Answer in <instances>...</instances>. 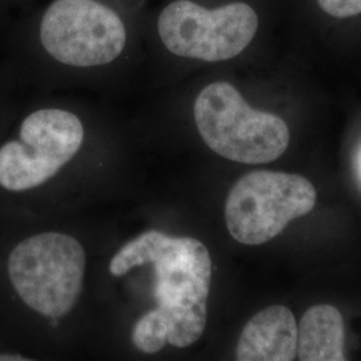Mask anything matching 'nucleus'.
Segmentation results:
<instances>
[{"instance_id":"nucleus-3","label":"nucleus","mask_w":361,"mask_h":361,"mask_svg":"<svg viewBox=\"0 0 361 361\" xmlns=\"http://www.w3.org/2000/svg\"><path fill=\"white\" fill-rule=\"evenodd\" d=\"M194 119L207 146L233 162L268 164L289 146L290 135L284 121L250 107L226 82L212 83L198 94Z\"/></svg>"},{"instance_id":"nucleus-12","label":"nucleus","mask_w":361,"mask_h":361,"mask_svg":"<svg viewBox=\"0 0 361 361\" xmlns=\"http://www.w3.org/2000/svg\"><path fill=\"white\" fill-rule=\"evenodd\" d=\"M356 169H357V174H359V178L361 180V145L357 155H356Z\"/></svg>"},{"instance_id":"nucleus-2","label":"nucleus","mask_w":361,"mask_h":361,"mask_svg":"<svg viewBox=\"0 0 361 361\" xmlns=\"http://www.w3.org/2000/svg\"><path fill=\"white\" fill-rule=\"evenodd\" d=\"M86 253L77 238L46 232L22 238L3 261L6 281L16 300L42 317L58 320L80 295Z\"/></svg>"},{"instance_id":"nucleus-6","label":"nucleus","mask_w":361,"mask_h":361,"mask_svg":"<svg viewBox=\"0 0 361 361\" xmlns=\"http://www.w3.org/2000/svg\"><path fill=\"white\" fill-rule=\"evenodd\" d=\"M257 27V13L245 3L207 10L190 0H177L158 19V32L169 51L205 62L228 61L241 54Z\"/></svg>"},{"instance_id":"nucleus-5","label":"nucleus","mask_w":361,"mask_h":361,"mask_svg":"<svg viewBox=\"0 0 361 361\" xmlns=\"http://www.w3.org/2000/svg\"><path fill=\"white\" fill-rule=\"evenodd\" d=\"M83 125L61 109H40L20 122L16 138L0 145V189L22 194L44 185L77 154Z\"/></svg>"},{"instance_id":"nucleus-4","label":"nucleus","mask_w":361,"mask_h":361,"mask_svg":"<svg viewBox=\"0 0 361 361\" xmlns=\"http://www.w3.org/2000/svg\"><path fill=\"white\" fill-rule=\"evenodd\" d=\"M317 192L310 180L281 171H252L234 183L225 204V222L244 245H262L293 219L310 213Z\"/></svg>"},{"instance_id":"nucleus-1","label":"nucleus","mask_w":361,"mask_h":361,"mask_svg":"<svg viewBox=\"0 0 361 361\" xmlns=\"http://www.w3.org/2000/svg\"><path fill=\"white\" fill-rule=\"evenodd\" d=\"M146 264L154 267V298L168 324V344L177 348L193 345L207 328L212 281L207 246L193 237L147 231L116 252L110 273L122 277Z\"/></svg>"},{"instance_id":"nucleus-11","label":"nucleus","mask_w":361,"mask_h":361,"mask_svg":"<svg viewBox=\"0 0 361 361\" xmlns=\"http://www.w3.org/2000/svg\"><path fill=\"white\" fill-rule=\"evenodd\" d=\"M324 11L335 18H349L361 13V0H317Z\"/></svg>"},{"instance_id":"nucleus-10","label":"nucleus","mask_w":361,"mask_h":361,"mask_svg":"<svg viewBox=\"0 0 361 361\" xmlns=\"http://www.w3.org/2000/svg\"><path fill=\"white\" fill-rule=\"evenodd\" d=\"M133 344L143 353H157L168 343V324L158 310H149L135 323Z\"/></svg>"},{"instance_id":"nucleus-8","label":"nucleus","mask_w":361,"mask_h":361,"mask_svg":"<svg viewBox=\"0 0 361 361\" xmlns=\"http://www.w3.org/2000/svg\"><path fill=\"white\" fill-rule=\"evenodd\" d=\"M296 356V319L284 305H271L255 314L235 348L238 361H290Z\"/></svg>"},{"instance_id":"nucleus-9","label":"nucleus","mask_w":361,"mask_h":361,"mask_svg":"<svg viewBox=\"0 0 361 361\" xmlns=\"http://www.w3.org/2000/svg\"><path fill=\"white\" fill-rule=\"evenodd\" d=\"M344 320L334 305L307 310L297 326V356L302 361H344Z\"/></svg>"},{"instance_id":"nucleus-7","label":"nucleus","mask_w":361,"mask_h":361,"mask_svg":"<svg viewBox=\"0 0 361 361\" xmlns=\"http://www.w3.org/2000/svg\"><path fill=\"white\" fill-rule=\"evenodd\" d=\"M40 40L58 62L94 67L123 51L126 28L116 11L95 0H55L42 19Z\"/></svg>"}]
</instances>
